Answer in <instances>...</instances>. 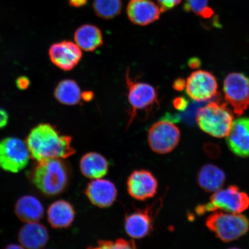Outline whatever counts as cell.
Returning a JSON list of instances; mask_svg holds the SVG:
<instances>
[{
  "label": "cell",
  "mask_w": 249,
  "mask_h": 249,
  "mask_svg": "<svg viewBox=\"0 0 249 249\" xmlns=\"http://www.w3.org/2000/svg\"><path fill=\"white\" fill-rule=\"evenodd\" d=\"M162 204V200L158 199L144 209H136L126 215L124 227L127 234L133 239H142L150 234Z\"/></svg>",
  "instance_id": "obj_7"
},
{
  "label": "cell",
  "mask_w": 249,
  "mask_h": 249,
  "mask_svg": "<svg viewBox=\"0 0 249 249\" xmlns=\"http://www.w3.org/2000/svg\"><path fill=\"white\" fill-rule=\"evenodd\" d=\"M47 215L48 222L53 228L67 229L74 222L76 212L70 202L60 200L50 205Z\"/></svg>",
  "instance_id": "obj_18"
},
{
  "label": "cell",
  "mask_w": 249,
  "mask_h": 249,
  "mask_svg": "<svg viewBox=\"0 0 249 249\" xmlns=\"http://www.w3.org/2000/svg\"><path fill=\"white\" fill-rule=\"evenodd\" d=\"M217 89L216 78L210 71H195L186 82L187 94L195 101L210 100L216 95Z\"/></svg>",
  "instance_id": "obj_11"
},
{
  "label": "cell",
  "mask_w": 249,
  "mask_h": 249,
  "mask_svg": "<svg viewBox=\"0 0 249 249\" xmlns=\"http://www.w3.org/2000/svg\"><path fill=\"white\" fill-rule=\"evenodd\" d=\"M122 8V0H93V11L103 19L110 20L117 17Z\"/></svg>",
  "instance_id": "obj_24"
},
{
  "label": "cell",
  "mask_w": 249,
  "mask_h": 249,
  "mask_svg": "<svg viewBox=\"0 0 249 249\" xmlns=\"http://www.w3.org/2000/svg\"><path fill=\"white\" fill-rule=\"evenodd\" d=\"M230 150L239 157H249V118H241L233 121L227 136Z\"/></svg>",
  "instance_id": "obj_16"
},
{
  "label": "cell",
  "mask_w": 249,
  "mask_h": 249,
  "mask_svg": "<svg viewBox=\"0 0 249 249\" xmlns=\"http://www.w3.org/2000/svg\"><path fill=\"white\" fill-rule=\"evenodd\" d=\"M71 137L61 135L49 124H40L31 130L26 145L31 158L36 161L50 159H65L76 154L71 145Z\"/></svg>",
  "instance_id": "obj_1"
},
{
  "label": "cell",
  "mask_w": 249,
  "mask_h": 249,
  "mask_svg": "<svg viewBox=\"0 0 249 249\" xmlns=\"http://www.w3.org/2000/svg\"><path fill=\"white\" fill-rule=\"evenodd\" d=\"M249 207V196L240 191L238 186L231 185L219 190L211 196L210 201L197 205L196 213L202 215L207 213L221 210L232 213H240Z\"/></svg>",
  "instance_id": "obj_5"
},
{
  "label": "cell",
  "mask_w": 249,
  "mask_h": 249,
  "mask_svg": "<svg viewBox=\"0 0 249 249\" xmlns=\"http://www.w3.org/2000/svg\"><path fill=\"white\" fill-rule=\"evenodd\" d=\"M108 169L107 160L98 152H88L83 156L80 161L81 173L89 179L102 178L108 173Z\"/></svg>",
  "instance_id": "obj_20"
},
{
  "label": "cell",
  "mask_w": 249,
  "mask_h": 249,
  "mask_svg": "<svg viewBox=\"0 0 249 249\" xmlns=\"http://www.w3.org/2000/svg\"><path fill=\"white\" fill-rule=\"evenodd\" d=\"M94 98V94L92 91H86L82 93V99L85 102H91Z\"/></svg>",
  "instance_id": "obj_33"
},
{
  "label": "cell",
  "mask_w": 249,
  "mask_h": 249,
  "mask_svg": "<svg viewBox=\"0 0 249 249\" xmlns=\"http://www.w3.org/2000/svg\"><path fill=\"white\" fill-rule=\"evenodd\" d=\"M88 0H69V4L71 7L80 8L87 4Z\"/></svg>",
  "instance_id": "obj_32"
},
{
  "label": "cell",
  "mask_w": 249,
  "mask_h": 249,
  "mask_svg": "<svg viewBox=\"0 0 249 249\" xmlns=\"http://www.w3.org/2000/svg\"><path fill=\"white\" fill-rule=\"evenodd\" d=\"M228 249H239L237 248H229Z\"/></svg>",
  "instance_id": "obj_36"
},
{
  "label": "cell",
  "mask_w": 249,
  "mask_h": 249,
  "mask_svg": "<svg viewBox=\"0 0 249 249\" xmlns=\"http://www.w3.org/2000/svg\"><path fill=\"white\" fill-rule=\"evenodd\" d=\"M74 39L81 49L89 52H94L104 44L101 30L92 24H84L78 28Z\"/></svg>",
  "instance_id": "obj_21"
},
{
  "label": "cell",
  "mask_w": 249,
  "mask_h": 249,
  "mask_svg": "<svg viewBox=\"0 0 249 249\" xmlns=\"http://www.w3.org/2000/svg\"><path fill=\"white\" fill-rule=\"evenodd\" d=\"M31 158L26 143L20 139L9 137L0 142V168L17 173L27 166Z\"/></svg>",
  "instance_id": "obj_8"
},
{
  "label": "cell",
  "mask_w": 249,
  "mask_h": 249,
  "mask_svg": "<svg viewBox=\"0 0 249 249\" xmlns=\"http://www.w3.org/2000/svg\"><path fill=\"white\" fill-rule=\"evenodd\" d=\"M232 111L225 103L211 102L199 109L196 121L204 132L217 138L229 135L233 122Z\"/></svg>",
  "instance_id": "obj_3"
},
{
  "label": "cell",
  "mask_w": 249,
  "mask_h": 249,
  "mask_svg": "<svg viewBox=\"0 0 249 249\" xmlns=\"http://www.w3.org/2000/svg\"><path fill=\"white\" fill-rule=\"evenodd\" d=\"M126 83L128 90V100L131 108L129 111V126L137 116L138 112L145 111L147 115L160 107L157 90L148 83L133 80L130 75V70L126 72Z\"/></svg>",
  "instance_id": "obj_6"
},
{
  "label": "cell",
  "mask_w": 249,
  "mask_h": 249,
  "mask_svg": "<svg viewBox=\"0 0 249 249\" xmlns=\"http://www.w3.org/2000/svg\"><path fill=\"white\" fill-rule=\"evenodd\" d=\"M9 121V115L5 109L0 107V129L7 126Z\"/></svg>",
  "instance_id": "obj_30"
},
{
  "label": "cell",
  "mask_w": 249,
  "mask_h": 249,
  "mask_svg": "<svg viewBox=\"0 0 249 249\" xmlns=\"http://www.w3.org/2000/svg\"><path fill=\"white\" fill-rule=\"evenodd\" d=\"M50 59L56 67L65 71L72 70L82 57V49L69 40L55 43L49 49Z\"/></svg>",
  "instance_id": "obj_13"
},
{
  "label": "cell",
  "mask_w": 249,
  "mask_h": 249,
  "mask_svg": "<svg viewBox=\"0 0 249 249\" xmlns=\"http://www.w3.org/2000/svg\"><path fill=\"white\" fill-rule=\"evenodd\" d=\"M16 83L18 88L21 90L26 89L30 85V80L26 76L18 77Z\"/></svg>",
  "instance_id": "obj_29"
},
{
  "label": "cell",
  "mask_w": 249,
  "mask_h": 249,
  "mask_svg": "<svg viewBox=\"0 0 249 249\" xmlns=\"http://www.w3.org/2000/svg\"><path fill=\"white\" fill-rule=\"evenodd\" d=\"M85 194L95 206L107 208L111 207L116 201L118 191L113 182L99 178L93 179L87 184Z\"/></svg>",
  "instance_id": "obj_14"
},
{
  "label": "cell",
  "mask_w": 249,
  "mask_h": 249,
  "mask_svg": "<svg viewBox=\"0 0 249 249\" xmlns=\"http://www.w3.org/2000/svg\"><path fill=\"white\" fill-rule=\"evenodd\" d=\"M180 130L172 121H158L148 130V142L152 151L158 154L170 153L178 145Z\"/></svg>",
  "instance_id": "obj_9"
},
{
  "label": "cell",
  "mask_w": 249,
  "mask_h": 249,
  "mask_svg": "<svg viewBox=\"0 0 249 249\" xmlns=\"http://www.w3.org/2000/svg\"><path fill=\"white\" fill-rule=\"evenodd\" d=\"M189 102L184 97H177L174 99L173 106L177 110L184 111L188 107Z\"/></svg>",
  "instance_id": "obj_28"
},
{
  "label": "cell",
  "mask_w": 249,
  "mask_h": 249,
  "mask_svg": "<svg viewBox=\"0 0 249 249\" xmlns=\"http://www.w3.org/2000/svg\"><path fill=\"white\" fill-rule=\"evenodd\" d=\"M208 229L225 242L236 240L247 233L249 230V221L239 213H227L214 211L205 221Z\"/></svg>",
  "instance_id": "obj_4"
},
{
  "label": "cell",
  "mask_w": 249,
  "mask_h": 249,
  "mask_svg": "<svg viewBox=\"0 0 249 249\" xmlns=\"http://www.w3.org/2000/svg\"><path fill=\"white\" fill-rule=\"evenodd\" d=\"M184 10L193 12L202 18H211L214 15L213 9L208 6V0H184Z\"/></svg>",
  "instance_id": "obj_25"
},
{
  "label": "cell",
  "mask_w": 249,
  "mask_h": 249,
  "mask_svg": "<svg viewBox=\"0 0 249 249\" xmlns=\"http://www.w3.org/2000/svg\"><path fill=\"white\" fill-rule=\"evenodd\" d=\"M161 12L158 5L151 0H130L126 14L133 24L144 26L160 18Z\"/></svg>",
  "instance_id": "obj_15"
},
{
  "label": "cell",
  "mask_w": 249,
  "mask_h": 249,
  "mask_svg": "<svg viewBox=\"0 0 249 249\" xmlns=\"http://www.w3.org/2000/svg\"><path fill=\"white\" fill-rule=\"evenodd\" d=\"M161 13L171 10L178 5L182 0H157Z\"/></svg>",
  "instance_id": "obj_27"
},
{
  "label": "cell",
  "mask_w": 249,
  "mask_h": 249,
  "mask_svg": "<svg viewBox=\"0 0 249 249\" xmlns=\"http://www.w3.org/2000/svg\"><path fill=\"white\" fill-rule=\"evenodd\" d=\"M18 240L24 249H42L49 240L48 230L38 222L27 223L20 229Z\"/></svg>",
  "instance_id": "obj_17"
},
{
  "label": "cell",
  "mask_w": 249,
  "mask_h": 249,
  "mask_svg": "<svg viewBox=\"0 0 249 249\" xmlns=\"http://www.w3.org/2000/svg\"><path fill=\"white\" fill-rule=\"evenodd\" d=\"M226 180V174L215 165L208 164L201 168L197 175L200 188L208 193L216 192L222 188Z\"/></svg>",
  "instance_id": "obj_22"
},
{
  "label": "cell",
  "mask_w": 249,
  "mask_h": 249,
  "mask_svg": "<svg viewBox=\"0 0 249 249\" xmlns=\"http://www.w3.org/2000/svg\"><path fill=\"white\" fill-rule=\"evenodd\" d=\"M15 213L25 223L38 222L44 216V207L35 196L25 195L18 199L15 205Z\"/></svg>",
  "instance_id": "obj_19"
},
{
  "label": "cell",
  "mask_w": 249,
  "mask_h": 249,
  "mask_svg": "<svg viewBox=\"0 0 249 249\" xmlns=\"http://www.w3.org/2000/svg\"><path fill=\"white\" fill-rule=\"evenodd\" d=\"M87 249H138L135 242L118 238L115 241L100 240L95 247H89Z\"/></svg>",
  "instance_id": "obj_26"
},
{
  "label": "cell",
  "mask_w": 249,
  "mask_h": 249,
  "mask_svg": "<svg viewBox=\"0 0 249 249\" xmlns=\"http://www.w3.org/2000/svg\"><path fill=\"white\" fill-rule=\"evenodd\" d=\"M54 96L61 104L74 106L80 104L82 92L75 81L71 79L62 80L56 87Z\"/></svg>",
  "instance_id": "obj_23"
},
{
  "label": "cell",
  "mask_w": 249,
  "mask_h": 249,
  "mask_svg": "<svg viewBox=\"0 0 249 249\" xmlns=\"http://www.w3.org/2000/svg\"><path fill=\"white\" fill-rule=\"evenodd\" d=\"M173 86V88L177 90V91H182L186 87L185 80L182 79V78H179V79L174 81Z\"/></svg>",
  "instance_id": "obj_31"
},
{
  "label": "cell",
  "mask_w": 249,
  "mask_h": 249,
  "mask_svg": "<svg viewBox=\"0 0 249 249\" xmlns=\"http://www.w3.org/2000/svg\"><path fill=\"white\" fill-rule=\"evenodd\" d=\"M200 60H198L197 58H192L190 59L189 61V67L193 68V69H196L200 66Z\"/></svg>",
  "instance_id": "obj_34"
},
{
  "label": "cell",
  "mask_w": 249,
  "mask_h": 249,
  "mask_svg": "<svg viewBox=\"0 0 249 249\" xmlns=\"http://www.w3.org/2000/svg\"><path fill=\"white\" fill-rule=\"evenodd\" d=\"M158 182L154 174L147 170L133 171L127 179V191L130 197L138 201H145L157 194Z\"/></svg>",
  "instance_id": "obj_12"
},
{
  "label": "cell",
  "mask_w": 249,
  "mask_h": 249,
  "mask_svg": "<svg viewBox=\"0 0 249 249\" xmlns=\"http://www.w3.org/2000/svg\"><path fill=\"white\" fill-rule=\"evenodd\" d=\"M223 91L236 116L244 113L249 107V79L241 73H231L224 82Z\"/></svg>",
  "instance_id": "obj_10"
},
{
  "label": "cell",
  "mask_w": 249,
  "mask_h": 249,
  "mask_svg": "<svg viewBox=\"0 0 249 249\" xmlns=\"http://www.w3.org/2000/svg\"><path fill=\"white\" fill-rule=\"evenodd\" d=\"M71 174V166L68 161L63 159H50L37 161L29 173V178L43 195L54 197L67 189Z\"/></svg>",
  "instance_id": "obj_2"
},
{
  "label": "cell",
  "mask_w": 249,
  "mask_h": 249,
  "mask_svg": "<svg viewBox=\"0 0 249 249\" xmlns=\"http://www.w3.org/2000/svg\"><path fill=\"white\" fill-rule=\"evenodd\" d=\"M4 249H24L22 246L16 244H10L7 246Z\"/></svg>",
  "instance_id": "obj_35"
}]
</instances>
